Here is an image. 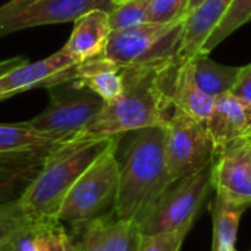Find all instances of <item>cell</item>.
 I'll list each match as a JSON object with an SVG mask.
<instances>
[{"instance_id": "21", "label": "cell", "mask_w": 251, "mask_h": 251, "mask_svg": "<svg viewBox=\"0 0 251 251\" xmlns=\"http://www.w3.org/2000/svg\"><path fill=\"white\" fill-rule=\"evenodd\" d=\"M251 21V0H232L224 18L210 32L204 44L201 46V54H209L213 51L224 40H226L232 32Z\"/></svg>"}, {"instance_id": "16", "label": "cell", "mask_w": 251, "mask_h": 251, "mask_svg": "<svg viewBox=\"0 0 251 251\" xmlns=\"http://www.w3.org/2000/svg\"><path fill=\"white\" fill-rule=\"evenodd\" d=\"M231 3L232 0H204L185 16L184 34L178 50L179 59L193 57L200 51L201 46L224 18Z\"/></svg>"}, {"instance_id": "13", "label": "cell", "mask_w": 251, "mask_h": 251, "mask_svg": "<svg viewBox=\"0 0 251 251\" xmlns=\"http://www.w3.org/2000/svg\"><path fill=\"white\" fill-rule=\"evenodd\" d=\"M53 150L37 149L0 153V204L13 203L22 197Z\"/></svg>"}, {"instance_id": "34", "label": "cell", "mask_w": 251, "mask_h": 251, "mask_svg": "<svg viewBox=\"0 0 251 251\" xmlns=\"http://www.w3.org/2000/svg\"><path fill=\"white\" fill-rule=\"evenodd\" d=\"M250 165H251V151H250Z\"/></svg>"}, {"instance_id": "5", "label": "cell", "mask_w": 251, "mask_h": 251, "mask_svg": "<svg viewBox=\"0 0 251 251\" xmlns=\"http://www.w3.org/2000/svg\"><path fill=\"white\" fill-rule=\"evenodd\" d=\"M184 19L171 24L146 22L128 29L112 31L100 59L116 66L149 65L178 57Z\"/></svg>"}, {"instance_id": "28", "label": "cell", "mask_w": 251, "mask_h": 251, "mask_svg": "<svg viewBox=\"0 0 251 251\" xmlns=\"http://www.w3.org/2000/svg\"><path fill=\"white\" fill-rule=\"evenodd\" d=\"M191 226H185L171 232L153 235H141L138 251H179Z\"/></svg>"}, {"instance_id": "33", "label": "cell", "mask_w": 251, "mask_h": 251, "mask_svg": "<svg viewBox=\"0 0 251 251\" xmlns=\"http://www.w3.org/2000/svg\"><path fill=\"white\" fill-rule=\"evenodd\" d=\"M126 1H131V0H112V3H113L115 6H118V4H122V3H126Z\"/></svg>"}, {"instance_id": "1", "label": "cell", "mask_w": 251, "mask_h": 251, "mask_svg": "<svg viewBox=\"0 0 251 251\" xmlns=\"http://www.w3.org/2000/svg\"><path fill=\"white\" fill-rule=\"evenodd\" d=\"M178 62L179 57L149 65L121 66L122 93L104 103L76 138H109L143 128L165 126L174 107L169 99V84Z\"/></svg>"}, {"instance_id": "27", "label": "cell", "mask_w": 251, "mask_h": 251, "mask_svg": "<svg viewBox=\"0 0 251 251\" xmlns=\"http://www.w3.org/2000/svg\"><path fill=\"white\" fill-rule=\"evenodd\" d=\"M190 0H149V22L171 24L184 19Z\"/></svg>"}, {"instance_id": "6", "label": "cell", "mask_w": 251, "mask_h": 251, "mask_svg": "<svg viewBox=\"0 0 251 251\" xmlns=\"http://www.w3.org/2000/svg\"><path fill=\"white\" fill-rule=\"evenodd\" d=\"M213 163L175 181L137 221L141 235L171 232L193 226L212 185Z\"/></svg>"}, {"instance_id": "12", "label": "cell", "mask_w": 251, "mask_h": 251, "mask_svg": "<svg viewBox=\"0 0 251 251\" xmlns=\"http://www.w3.org/2000/svg\"><path fill=\"white\" fill-rule=\"evenodd\" d=\"M251 141L234 147L219 156L213 162L212 185L216 193L224 197L251 204Z\"/></svg>"}, {"instance_id": "9", "label": "cell", "mask_w": 251, "mask_h": 251, "mask_svg": "<svg viewBox=\"0 0 251 251\" xmlns=\"http://www.w3.org/2000/svg\"><path fill=\"white\" fill-rule=\"evenodd\" d=\"M112 0H9L0 6V37L40 25L74 22L93 9L110 12Z\"/></svg>"}, {"instance_id": "20", "label": "cell", "mask_w": 251, "mask_h": 251, "mask_svg": "<svg viewBox=\"0 0 251 251\" xmlns=\"http://www.w3.org/2000/svg\"><path fill=\"white\" fill-rule=\"evenodd\" d=\"M194 76L199 87L216 100L221 96L229 94L238 79L240 68L226 66L209 59V54L197 53L193 57Z\"/></svg>"}, {"instance_id": "8", "label": "cell", "mask_w": 251, "mask_h": 251, "mask_svg": "<svg viewBox=\"0 0 251 251\" xmlns=\"http://www.w3.org/2000/svg\"><path fill=\"white\" fill-rule=\"evenodd\" d=\"M49 91L47 107L25 122L37 131L60 134L71 140H75L87 128L104 104L94 91L76 79L50 87Z\"/></svg>"}, {"instance_id": "15", "label": "cell", "mask_w": 251, "mask_h": 251, "mask_svg": "<svg viewBox=\"0 0 251 251\" xmlns=\"http://www.w3.org/2000/svg\"><path fill=\"white\" fill-rule=\"evenodd\" d=\"M169 99L172 106L184 110L187 115L206 126L215 100L199 87L194 76L191 57L179 59L175 66L169 84Z\"/></svg>"}, {"instance_id": "22", "label": "cell", "mask_w": 251, "mask_h": 251, "mask_svg": "<svg viewBox=\"0 0 251 251\" xmlns=\"http://www.w3.org/2000/svg\"><path fill=\"white\" fill-rule=\"evenodd\" d=\"M35 251H81L78 241L57 219L40 221L34 234Z\"/></svg>"}, {"instance_id": "25", "label": "cell", "mask_w": 251, "mask_h": 251, "mask_svg": "<svg viewBox=\"0 0 251 251\" xmlns=\"http://www.w3.org/2000/svg\"><path fill=\"white\" fill-rule=\"evenodd\" d=\"M149 22V0H131L115 6L109 12L112 31L128 29Z\"/></svg>"}, {"instance_id": "19", "label": "cell", "mask_w": 251, "mask_h": 251, "mask_svg": "<svg viewBox=\"0 0 251 251\" xmlns=\"http://www.w3.org/2000/svg\"><path fill=\"white\" fill-rule=\"evenodd\" d=\"M69 141L72 140L60 134L37 131L26 122L0 124V153L56 149Z\"/></svg>"}, {"instance_id": "26", "label": "cell", "mask_w": 251, "mask_h": 251, "mask_svg": "<svg viewBox=\"0 0 251 251\" xmlns=\"http://www.w3.org/2000/svg\"><path fill=\"white\" fill-rule=\"evenodd\" d=\"M112 216L96 219L82 225L72 226L75 229L74 238L78 241L81 251H106L104 249V229Z\"/></svg>"}, {"instance_id": "2", "label": "cell", "mask_w": 251, "mask_h": 251, "mask_svg": "<svg viewBox=\"0 0 251 251\" xmlns=\"http://www.w3.org/2000/svg\"><path fill=\"white\" fill-rule=\"evenodd\" d=\"M118 162L119 182L113 218L137 222L174 184L166 165L163 126L132 131Z\"/></svg>"}, {"instance_id": "10", "label": "cell", "mask_w": 251, "mask_h": 251, "mask_svg": "<svg viewBox=\"0 0 251 251\" xmlns=\"http://www.w3.org/2000/svg\"><path fill=\"white\" fill-rule=\"evenodd\" d=\"M79 62L63 49L38 62H26L0 78V101L35 87H54L75 79Z\"/></svg>"}, {"instance_id": "17", "label": "cell", "mask_w": 251, "mask_h": 251, "mask_svg": "<svg viewBox=\"0 0 251 251\" xmlns=\"http://www.w3.org/2000/svg\"><path fill=\"white\" fill-rule=\"evenodd\" d=\"M75 79L94 91L104 103L116 99L124 90L122 68L100 57L78 63Z\"/></svg>"}, {"instance_id": "32", "label": "cell", "mask_w": 251, "mask_h": 251, "mask_svg": "<svg viewBox=\"0 0 251 251\" xmlns=\"http://www.w3.org/2000/svg\"><path fill=\"white\" fill-rule=\"evenodd\" d=\"M203 1H204V0H190V4H188V13H190V12H193L197 6H200ZM188 13H187V15H188Z\"/></svg>"}, {"instance_id": "4", "label": "cell", "mask_w": 251, "mask_h": 251, "mask_svg": "<svg viewBox=\"0 0 251 251\" xmlns=\"http://www.w3.org/2000/svg\"><path fill=\"white\" fill-rule=\"evenodd\" d=\"M119 140L91 163L71 188L59 210V222L76 226L113 216L119 182V162L116 154Z\"/></svg>"}, {"instance_id": "7", "label": "cell", "mask_w": 251, "mask_h": 251, "mask_svg": "<svg viewBox=\"0 0 251 251\" xmlns=\"http://www.w3.org/2000/svg\"><path fill=\"white\" fill-rule=\"evenodd\" d=\"M163 129L166 165L174 182L215 162L216 150L207 128L184 110L174 106Z\"/></svg>"}, {"instance_id": "11", "label": "cell", "mask_w": 251, "mask_h": 251, "mask_svg": "<svg viewBox=\"0 0 251 251\" xmlns=\"http://www.w3.org/2000/svg\"><path fill=\"white\" fill-rule=\"evenodd\" d=\"M206 128L216 156L251 141V103L225 94L215 100Z\"/></svg>"}, {"instance_id": "3", "label": "cell", "mask_w": 251, "mask_h": 251, "mask_svg": "<svg viewBox=\"0 0 251 251\" xmlns=\"http://www.w3.org/2000/svg\"><path fill=\"white\" fill-rule=\"evenodd\" d=\"M121 137L75 138L54 149L19 199L21 206L37 219H57L66 196L79 176Z\"/></svg>"}, {"instance_id": "23", "label": "cell", "mask_w": 251, "mask_h": 251, "mask_svg": "<svg viewBox=\"0 0 251 251\" xmlns=\"http://www.w3.org/2000/svg\"><path fill=\"white\" fill-rule=\"evenodd\" d=\"M141 232L135 221L115 219L107 221L104 229L106 251H138Z\"/></svg>"}, {"instance_id": "29", "label": "cell", "mask_w": 251, "mask_h": 251, "mask_svg": "<svg viewBox=\"0 0 251 251\" xmlns=\"http://www.w3.org/2000/svg\"><path fill=\"white\" fill-rule=\"evenodd\" d=\"M38 222L34 224L32 226H29L28 229L19 232L12 240H9L4 244H1L0 246V251H35V247H34V234H35V228H37Z\"/></svg>"}, {"instance_id": "24", "label": "cell", "mask_w": 251, "mask_h": 251, "mask_svg": "<svg viewBox=\"0 0 251 251\" xmlns=\"http://www.w3.org/2000/svg\"><path fill=\"white\" fill-rule=\"evenodd\" d=\"M38 221L44 219H37L31 216L21 206L19 200L13 203L0 204V246L12 240L19 232L28 229Z\"/></svg>"}, {"instance_id": "18", "label": "cell", "mask_w": 251, "mask_h": 251, "mask_svg": "<svg viewBox=\"0 0 251 251\" xmlns=\"http://www.w3.org/2000/svg\"><path fill=\"white\" fill-rule=\"evenodd\" d=\"M249 206L235 203L216 193L210 206L213 221L212 251H235L241 216Z\"/></svg>"}, {"instance_id": "30", "label": "cell", "mask_w": 251, "mask_h": 251, "mask_svg": "<svg viewBox=\"0 0 251 251\" xmlns=\"http://www.w3.org/2000/svg\"><path fill=\"white\" fill-rule=\"evenodd\" d=\"M232 96L251 103V63L240 68L238 79L231 91Z\"/></svg>"}, {"instance_id": "31", "label": "cell", "mask_w": 251, "mask_h": 251, "mask_svg": "<svg viewBox=\"0 0 251 251\" xmlns=\"http://www.w3.org/2000/svg\"><path fill=\"white\" fill-rule=\"evenodd\" d=\"M26 62H28V59H26L25 56H16V57H12V59L1 60V62H0V78H1L3 75H6L7 72L16 69L18 66L26 63Z\"/></svg>"}, {"instance_id": "14", "label": "cell", "mask_w": 251, "mask_h": 251, "mask_svg": "<svg viewBox=\"0 0 251 251\" xmlns=\"http://www.w3.org/2000/svg\"><path fill=\"white\" fill-rule=\"evenodd\" d=\"M110 32L109 12L93 9L74 21L71 37L62 49L79 63L96 59L104 51Z\"/></svg>"}]
</instances>
